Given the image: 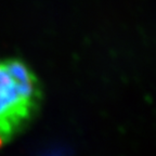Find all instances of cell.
Masks as SVG:
<instances>
[{"label": "cell", "mask_w": 156, "mask_h": 156, "mask_svg": "<svg viewBox=\"0 0 156 156\" xmlns=\"http://www.w3.org/2000/svg\"><path fill=\"white\" fill-rule=\"evenodd\" d=\"M41 101V85L28 64L19 58H0V143L26 128Z\"/></svg>", "instance_id": "cell-1"}]
</instances>
